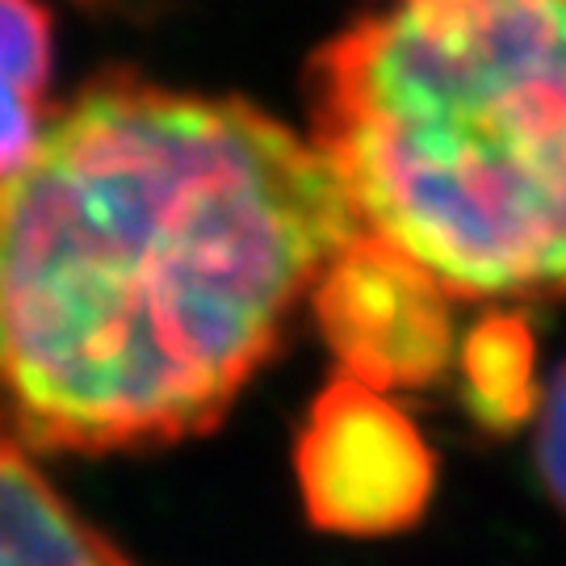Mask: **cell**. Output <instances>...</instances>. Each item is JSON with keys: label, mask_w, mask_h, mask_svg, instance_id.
<instances>
[{"label": "cell", "mask_w": 566, "mask_h": 566, "mask_svg": "<svg viewBox=\"0 0 566 566\" xmlns=\"http://www.w3.org/2000/svg\"><path fill=\"white\" fill-rule=\"evenodd\" d=\"M306 521L332 537H395L420 525L437 491V453L403 407L332 378L294 446Z\"/></svg>", "instance_id": "obj_3"}, {"label": "cell", "mask_w": 566, "mask_h": 566, "mask_svg": "<svg viewBox=\"0 0 566 566\" xmlns=\"http://www.w3.org/2000/svg\"><path fill=\"white\" fill-rule=\"evenodd\" d=\"M533 462H537V479L546 486L549 504L566 516V365L554 374V382L542 395Z\"/></svg>", "instance_id": "obj_8"}, {"label": "cell", "mask_w": 566, "mask_h": 566, "mask_svg": "<svg viewBox=\"0 0 566 566\" xmlns=\"http://www.w3.org/2000/svg\"><path fill=\"white\" fill-rule=\"evenodd\" d=\"M55 25L42 0H0V177L25 160L39 139Z\"/></svg>", "instance_id": "obj_7"}, {"label": "cell", "mask_w": 566, "mask_h": 566, "mask_svg": "<svg viewBox=\"0 0 566 566\" xmlns=\"http://www.w3.org/2000/svg\"><path fill=\"white\" fill-rule=\"evenodd\" d=\"M403 4H407V0H403Z\"/></svg>", "instance_id": "obj_9"}, {"label": "cell", "mask_w": 566, "mask_h": 566, "mask_svg": "<svg viewBox=\"0 0 566 566\" xmlns=\"http://www.w3.org/2000/svg\"><path fill=\"white\" fill-rule=\"evenodd\" d=\"M0 566H130L39 474L0 416Z\"/></svg>", "instance_id": "obj_5"}, {"label": "cell", "mask_w": 566, "mask_h": 566, "mask_svg": "<svg viewBox=\"0 0 566 566\" xmlns=\"http://www.w3.org/2000/svg\"><path fill=\"white\" fill-rule=\"evenodd\" d=\"M361 223L261 105L102 72L0 177V416L39 449L223 420Z\"/></svg>", "instance_id": "obj_1"}, {"label": "cell", "mask_w": 566, "mask_h": 566, "mask_svg": "<svg viewBox=\"0 0 566 566\" xmlns=\"http://www.w3.org/2000/svg\"><path fill=\"white\" fill-rule=\"evenodd\" d=\"M340 374L374 390H428L458 365L453 294L374 235L348 240L311 290Z\"/></svg>", "instance_id": "obj_4"}, {"label": "cell", "mask_w": 566, "mask_h": 566, "mask_svg": "<svg viewBox=\"0 0 566 566\" xmlns=\"http://www.w3.org/2000/svg\"><path fill=\"white\" fill-rule=\"evenodd\" d=\"M458 382L474 424L491 437H512L542 411L537 348L521 311H491L458 344Z\"/></svg>", "instance_id": "obj_6"}, {"label": "cell", "mask_w": 566, "mask_h": 566, "mask_svg": "<svg viewBox=\"0 0 566 566\" xmlns=\"http://www.w3.org/2000/svg\"><path fill=\"white\" fill-rule=\"evenodd\" d=\"M365 235L453 298L566 303V0H407L311 63Z\"/></svg>", "instance_id": "obj_2"}]
</instances>
